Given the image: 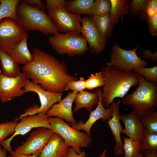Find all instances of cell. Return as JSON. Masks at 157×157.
Listing matches in <instances>:
<instances>
[{"label":"cell","mask_w":157,"mask_h":157,"mask_svg":"<svg viewBox=\"0 0 157 157\" xmlns=\"http://www.w3.org/2000/svg\"><path fill=\"white\" fill-rule=\"evenodd\" d=\"M133 71L142 76L147 82L152 83H157V66L151 68L143 67L134 69Z\"/></svg>","instance_id":"obj_31"},{"label":"cell","mask_w":157,"mask_h":157,"mask_svg":"<svg viewBox=\"0 0 157 157\" xmlns=\"http://www.w3.org/2000/svg\"><path fill=\"white\" fill-rule=\"evenodd\" d=\"M149 26V32L152 37L157 35V13L148 17L147 19Z\"/></svg>","instance_id":"obj_37"},{"label":"cell","mask_w":157,"mask_h":157,"mask_svg":"<svg viewBox=\"0 0 157 157\" xmlns=\"http://www.w3.org/2000/svg\"><path fill=\"white\" fill-rule=\"evenodd\" d=\"M144 129L151 132L157 133V111L147 114L141 119Z\"/></svg>","instance_id":"obj_32"},{"label":"cell","mask_w":157,"mask_h":157,"mask_svg":"<svg viewBox=\"0 0 157 157\" xmlns=\"http://www.w3.org/2000/svg\"><path fill=\"white\" fill-rule=\"evenodd\" d=\"M138 45L132 49L127 50L117 44H114L112 48L110 61L106 63V65L115 66L126 72L132 71L134 69L147 66L148 61L142 59L138 56Z\"/></svg>","instance_id":"obj_7"},{"label":"cell","mask_w":157,"mask_h":157,"mask_svg":"<svg viewBox=\"0 0 157 157\" xmlns=\"http://www.w3.org/2000/svg\"><path fill=\"white\" fill-rule=\"evenodd\" d=\"M28 36L23 39L11 50L10 54L19 64L26 65L32 62L33 56L29 50L27 44Z\"/></svg>","instance_id":"obj_22"},{"label":"cell","mask_w":157,"mask_h":157,"mask_svg":"<svg viewBox=\"0 0 157 157\" xmlns=\"http://www.w3.org/2000/svg\"><path fill=\"white\" fill-rule=\"evenodd\" d=\"M28 33L14 19L10 17L0 20V50L10 53L14 47Z\"/></svg>","instance_id":"obj_8"},{"label":"cell","mask_w":157,"mask_h":157,"mask_svg":"<svg viewBox=\"0 0 157 157\" xmlns=\"http://www.w3.org/2000/svg\"><path fill=\"white\" fill-rule=\"evenodd\" d=\"M28 155L18 153L15 151H13L10 155L8 157H29Z\"/></svg>","instance_id":"obj_43"},{"label":"cell","mask_w":157,"mask_h":157,"mask_svg":"<svg viewBox=\"0 0 157 157\" xmlns=\"http://www.w3.org/2000/svg\"><path fill=\"white\" fill-rule=\"evenodd\" d=\"M111 4L110 0H95L92 4L90 16L94 15L103 16L110 14Z\"/></svg>","instance_id":"obj_30"},{"label":"cell","mask_w":157,"mask_h":157,"mask_svg":"<svg viewBox=\"0 0 157 157\" xmlns=\"http://www.w3.org/2000/svg\"><path fill=\"white\" fill-rule=\"evenodd\" d=\"M27 79L22 72L15 77L3 75L0 69V101L4 103L22 95L23 90Z\"/></svg>","instance_id":"obj_13"},{"label":"cell","mask_w":157,"mask_h":157,"mask_svg":"<svg viewBox=\"0 0 157 157\" xmlns=\"http://www.w3.org/2000/svg\"><path fill=\"white\" fill-rule=\"evenodd\" d=\"M86 89L85 80L82 77L78 80L73 81L69 82L67 85L66 91L70 90L79 92Z\"/></svg>","instance_id":"obj_35"},{"label":"cell","mask_w":157,"mask_h":157,"mask_svg":"<svg viewBox=\"0 0 157 157\" xmlns=\"http://www.w3.org/2000/svg\"><path fill=\"white\" fill-rule=\"evenodd\" d=\"M65 157H86V153L84 151H81L78 153L71 147L69 148Z\"/></svg>","instance_id":"obj_41"},{"label":"cell","mask_w":157,"mask_h":157,"mask_svg":"<svg viewBox=\"0 0 157 157\" xmlns=\"http://www.w3.org/2000/svg\"><path fill=\"white\" fill-rule=\"evenodd\" d=\"M18 122V121L14 120L0 124V143L14 133Z\"/></svg>","instance_id":"obj_34"},{"label":"cell","mask_w":157,"mask_h":157,"mask_svg":"<svg viewBox=\"0 0 157 157\" xmlns=\"http://www.w3.org/2000/svg\"><path fill=\"white\" fill-rule=\"evenodd\" d=\"M33 60L22 67V72L27 79L39 84L44 90L58 93L66 91L68 83L78 78L67 73L64 62L34 47L32 49Z\"/></svg>","instance_id":"obj_1"},{"label":"cell","mask_w":157,"mask_h":157,"mask_svg":"<svg viewBox=\"0 0 157 157\" xmlns=\"http://www.w3.org/2000/svg\"><path fill=\"white\" fill-rule=\"evenodd\" d=\"M111 7L110 15L115 24L118 20L124 22V17L129 15V7L127 0H110Z\"/></svg>","instance_id":"obj_25"},{"label":"cell","mask_w":157,"mask_h":157,"mask_svg":"<svg viewBox=\"0 0 157 157\" xmlns=\"http://www.w3.org/2000/svg\"><path fill=\"white\" fill-rule=\"evenodd\" d=\"M148 17L153 16L157 13V0H148L146 6Z\"/></svg>","instance_id":"obj_38"},{"label":"cell","mask_w":157,"mask_h":157,"mask_svg":"<svg viewBox=\"0 0 157 157\" xmlns=\"http://www.w3.org/2000/svg\"><path fill=\"white\" fill-rule=\"evenodd\" d=\"M48 40L51 47L59 55L66 54L72 57L89 51L87 42L81 33L58 32L49 37Z\"/></svg>","instance_id":"obj_5"},{"label":"cell","mask_w":157,"mask_h":157,"mask_svg":"<svg viewBox=\"0 0 157 157\" xmlns=\"http://www.w3.org/2000/svg\"><path fill=\"white\" fill-rule=\"evenodd\" d=\"M106 149H105L103 151L102 154L99 156V157H108L106 155Z\"/></svg>","instance_id":"obj_45"},{"label":"cell","mask_w":157,"mask_h":157,"mask_svg":"<svg viewBox=\"0 0 157 157\" xmlns=\"http://www.w3.org/2000/svg\"><path fill=\"white\" fill-rule=\"evenodd\" d=\"M105 79L101 71L92 74L88 78L85 80L86 88L92 90L94 88L103 87Z\"/></svg>","instance_id":"obj_33"},{"label":"cell","mask_w":157,"mask_h":157,"mask_svg":"<svg viewBox=\"0 0 157 157\" xmlns=\"http://www.w3.org/2000/svg\"><path fill=\"white\" fill-rule=\"evenodd\" d=\"M92 21L100 36L106 42L112 36L115 23L110 14L91 16Z\"/></svg>","instance_id":"obj_20"},{"label":"cell","mask_w":157,"mask_h":157,"mask_svg":"<svg viewBox=\"0 0 157 157\" xmlns=\"http://www.w3.org/2000/svg\"><path fill=\"white\" fill-rule=\"evenodd\" d=\"M99 100L96 91L91 92L84 90L78 92L74 100L75 106L73 112H76L85 108L90 113L94 106L97 105Z\"/></svg>","instance_id":"obj_21"},{"label":"cell","mask_w":157,"mask_h":157,"mask_svg":"<svg viewBox=\"0 0 157 157\" xmlns=\"http://www.w3.org/2000/svg\"><path fill=\"white\" fill-rule=\"evenodd\" d=\"M101 72L105 79L102 99L105 108L111 104L115 98L122 99L131 87L139 84L138 75L133 71H123L115 66L106 65L102 67Z\"/></svg>","instance_id":"obj_2"},{"label":"cell","mask_w":157,"mask_h":157,"mask_svg":"<svg viewBox=\"0 0 157 157\" xmlns=\"http://www.w3.org/2000/svg\"><path fill=\"white\" fill-rule=\"evenodd\" d=\"M96 92L99 97V102L95 109L90 113L88 119L85 122L80 121L76 124H71V126L76 130H83L88 135L91 136L90 131L94 124L98 120L101 119L103 121L108 120L113 115V110L110 104L105 108L102 102V91L100 88L97 89Z\"/></svg>","instance_id":"obj_14"},{"label":"cell","mask_w":157,"mask_h":157,"mask_svg":"<svg viewBox=\"0 0 157 157\" xmlns=\"http://www.w3.org/2000/svg\"><path fill=\"white\" fill-rule=\"evenodd\" d=\"M66 1L64 0H46L45 8L48 11L54 9L64 8Z\"/></svg>","instance_id":"obj_36"},{"label":"cell","mask_w":157,"mask_h":157,"mask_svg":"<svg viewBox=\"0 0 157 157\" xmlns=\"http://www.w3.org/2000/svg\"><path fill=\"white\" fill-rule=\"evenodd\" d=\"M19 0H0V20L10 17L17 21L16 9Z\"/></svg>","instance_id":"obj_28"},{"label":"cell","mask_w":157,"mask_h":157,"mask_svg":"<svg viewBox=\"0 0 157 157\" xmlns=\"http://www.w3.org/2000/svg\"><path fill=\"white\" fill-rule=\"evenodd\" d=\"M48 120L54 132L60 135L67 145L77 153H79L82 151L81 148L88 147L91 144L92 138L91 136L70 126L63 119L48 117Z\"/></svg>","instance_id":"obj_6"},{"label":"cell","mask_w":157,"mask_h":157,"mask_svg":"<svg viewBox=\"0 0 157 157\" xmlns=\"http://www.w3.org/2000/svg\"><path fill=\"white\" fill-rule=\"evenodd\" d=\"M120 119L124 125L121 133L125 134L130 138L142 142L144 128L140 119L132 110L128 114H121Z\"/></svg>","instance_id":"obj_18"},{"label":"cell","mask_w":157,"mask_h":157,"mask_svg":"<svg viewBox=\"0 0 157 157\" xmlns=\"http://www.w3.org/2000/svg\"><path fill=\"white\" fill-rule=\"evenodd\" d=\"M143 153L144 157H157V150H146Z\"/></svg>","instance_id":"obj_42"},{"label":"cell","mask_w":157,"mask_h":157,"mask_svg":"<svg viewBox=\"0 0 157 157\" xmlns=\"http://www.w3.org/2000/svg\"><path fill=\"white\" fill-rule=\"evenodd\" d=\"M0 69L4 75L10 77H15L22 72L18 64L10 54L0 50Z\"/></svg>","instance_id":"obj_23"},{"label":"cell","mask_w":157,"mask_h":157,"mask_svg":"<svg viewBox=\"0 0 157 157\" xmlns=\"http://www.w3.org/2000/svg\"></svg>","instance_id":"obj_48"},{"label":"cell","mask_w":157,"mask_h":157,"mask_svg":"<svg viewBox=\"0 0 157 157\" xmlns=\"http://www.w3.org/2000/svg\"><path fill=\"white\" fill-rule=\"evenodd\" d=\"M148 150H157V133L144 129L141 147V152Z\"/></svg>","instance_id":"obj_29"},{"label":"cell","mask_w":157,"mask_h":157,"mask_svg":"<svg viewBox=\"0 0 157 157\" xmlns=\"http://www.w3.org/2000/svg\"><path fill=\"white\" fill-rule=\"evenodd\" d=\"M22 94L28 92H33L38 95L40 106L33 111L29 115L39 113L46 114V113L55 104L62 99L63 93L48 91L44 89L40 85L27 79L23 89Z\"/></svg>","instance_id":"obj_11"},{"label":"cell","mask_w":157,"mask_h":157,"mask_svg":"<svg viewBox=\"0 0 157 157\" xmlns=\"http://www.w3.org/2000/svg\"><path fill=\"white\" fill-rule=\"evenodd\" d=\"M140 157H143V156H140Z\"/></svg>","instance_id":"obj_47"},{"label":"cell","mask_w":157,"mask_h":157,"mask_svg":"<svg viewBox=\"0 0 157 157\" xmlns=\"http://www.w3.org/2000/svg\"><path fill=\"white\" fill-rule=\"evenodd\" d=\"M80 33L88 42L91 53L97 55L105 48L106 42L98 33L90 16L85 15L82 18Z\"/></svg>","instance_id":"obj_15"},{"label":"cell","mask_w":157,"mask_h":157,"mask_svg":"<svg viewBox=\"0 0 157 157\" xmlns=\"http://www.w3.org/2000/svg\"><path fill=\"white\" fill-rule=\"evenodd\" d=\"M54 133L51 129L43 127L36 128L21 145L16 148L15 151L37 157Z\"/></svg>","instance_id":"obj_10"},{"label":"cell","mask_w":157,"mask_h":157,"mask_svg":"<svg viewBox=\"0 0 157 157\" xmlns=\"http://www.w3.org/2000/svg\"><path fill=\"white\" fill-rule=\"evenodd\" d=\"M17 21L25 31H38L46 35L59 32L44 11L20 0L16 8Z\"/></svg>","instance_id":"obj_4"},{"label":"cell","mask_w":157,"mask_h":157,"mask_svg":"<svg viewBox=\"0 0 157 157\" xmlns=\"http://www.w3.org/2000/svg\"><path fill=\"white\" fill-rule=\"evenodd\" d=\"M94 0H74L66 1L64 8L72 13L80 15L84 14L90 16Z\"/></svg>","instance_id":"obj_24"},{"label":"cell","mask_w":157,"mask_h":157,"mask_svg":"<svg viewBox=\"0 0 157 157\" xmlns=\"http://www.w3.org/2000/svg\"><path fill=\"white\" fill-rule=\"evenodd\" d=\"M152 50L144 49L142 50V57L144 59H147L154 62H157V52L152 53Z\"/></svg>","instance_id":"obj_40"},{"label":"cell","mask_w":157,"mask_h":157,"mask_svg":"<svg viewBox=\"0 0 157 157\" xmlns=\"http://www.w3.org/2000/svg\"><path fill=\"white\" fill-rule=\"evenodd\" d=\"M48 117L46 114L39 113L16 118L15 120L19 119L20 121L16 125L14 133L10 137L2 142L0 144L10 154L13 151L11 142L17 135H24L34 128L43 127L51 129Z\"/></svg>","instance_id":"obj_9"},{"label":"cell","mask_w":157,"mask_h":157,"mask_svg":"<svg viewBox=\"0 0 157 157\" xmlns=\"http://www.w3.org/2000/svg\"><path fill=\"white\" fill-rule=\"evenodd\" d=\"M123 157H139L141 152V142L138 140L124 136L123 138Z\"/></svg>","instance_id":"obj_27"},{"label":"cell","mask_w":157,"mask_h":157,"mask_svg":"<svg viewBox=\"0 0 157 157\" xmlns=\"http://www.w3.org/2000/svg\"><path fill=\"white\" fill-rule=\"evenodd\" d=\"M69 148L63 138L54 133L37 157H65Z\"/></svg>","instance_id":"obj_19"},{"label":"cell","mask_w":157,"mask_h":157,"mask_svg":"<svg viewBox=\"0 0 157 157\" xmlns=\"http://www.w3.org/2000/svg\"><path fill=\"white\" fill-rule=\"evenodd\" d=\"M122 102L119 99L111 104L113 110V115L107 122L114 136L115 144L114 148V154L116 157H123L124 151L123 144L121 138L123 129L120 122L119 106Z\"/></svg>","instance_id":"obj_17"},{"label":"cell","mask_w":157,"mask_h":157,"mask_svg":"<svg viewBox=\"0 0 157 157\" xmlns=\"http://www.w3.org/2000/svg\"><path fill=\"white\" fill-rule=\"evenodd\" d=\"M78 92L69 91L66 96L59 102L54 104L46 113L48 117H55L76 124L73 114L72 105Z\"/></svg>","instance_id":"obj_16"},{"label":"cell","mask_w":157,"mask_h":157,"mask_svg":"<svg viewBox=\"0 0 157 157\" xmlns=\"http://www.w3.org/2000/svg\"><path fill=\"white\" fill-rule=\"evenodd\" d=\"M148 0H128L130 16L132 18L139 17L142 21L148 18L146 6Z\"/></svg>","instance_id":"obj_26"},{"label":"cell","mask_w":157,"mask_h":157,"mask_svg":"<svg viewBox=\"0 0 157 157\" xmlns=\"http://www.w3.org/2000/svg\"><path fill=\"white\" fill-rule=\"evenodd\" d=\"M7 151L4 148H2V146L0 144V157H8L6 154Z\"/></svg>","instance_id":"obj_44"},{"label":"cell","mask_w":157,"mask_h":157,"mask_svg":"<svg viewBox=\"0 0 157 157\" xmlns=\"http://www.w3.org/2000/svg\"><path fill=\"white\" fill-rule=\"evenodd\" d=\"M29 157H36L34 155H29Z\"/></svg>","instance_id":"obj_46"},{"label":"cell","mask_w":157,"mask_h":157,"mask_svg":"<svg viewBox=\"0 0 157 157\" xmlns=\"http://www.w3.org/2000/svg\"><path fill=\"white\" fill-rule=\"evenodd\" d=\"M59 32L80 33L82 18L67 11L64 8L54 9L48 12Z\"/></svg>","instance_id":"obj_12"},{"label":"cell","mask_w":157,"mask_h":157,"mask_svg":"<svg viewBox=\"0 0 157 157\" xmlns=\"http://www.w3.org/2000/svg\"><path fill=\"white\" fill-rule=\"evenodd\" d=\"M23 1L31 6L44 11L46 4L42 0H23Z\"/></svg>","instance_id":"obj_39"},{"label":"cell","mask_w":157,"mask_h":157,"mask_svg":"<svg viewBox=\"0 0 157 157\" xmlns=\"http://www.w3.org/2000/svg\"><path fill=\"white\" fill-rule=\"evenodd\" d=\"M138 75L137 88L132 93L126 94L122 101L124 105L130 106L141 120L157 108V83L148 82L142 76Z\"/></svg>","instance_id":"obj_3"}]
</instances>
